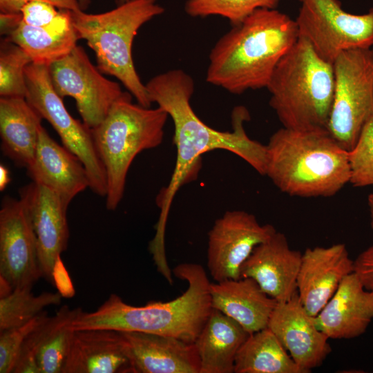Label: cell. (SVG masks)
<instances>
[{
	"mask_svg": "<svg viewBox=\"0 0 373 373\" xmlns=\"http://www.w3.org/2000/svg\"><path fill=\"white\" fill-rule=\"evenodd\" d=\"M146 87L152 103L164 109L173 120L177 151L169 184L157 197L160 211L152 242L161 247L165 245L166 226L172 202L180 187L196 178L202 154L215 149L228 151L265 175L267 146L247 134L244 122L249 116L244 107L233 110L232 131H217L204 123L190 104L194 91L193 79L182 69H171L157 75Z\"/></svg>",
	"mask_w": 373,
	"mask_h": 373,
	"instance_id": "1",
	"label": "cell"
},
{
	"mask_svg": "<svg viewBox=\"0 0 373 373\" xmlns=\"http://www.w3.org/2000/svg\"><path fill=\"white\" fill-rule=\"evenodd\" d=\"M298 38L289 16L276 9H258L215 44L206 80L233 94L267 88L276 66Z\"/></svg>",
	"mask_w": 373,
	"mask_h": 373,
	"instance_id": "2",
	"label": "cell"
},
{
	"mask_svg": "<svg viewBox=\"0 0 373 373\" xmlns=\"http://www.w3.org/2000/svg\"><path fill=\"white\" fill-rule=\"evenodd\" d=\"M172 272L188 283L181 296L167 302L151 301L133 306L112 294L95 311L82 310L74 320L73 328L141 332L195 343L213 309L211 283L199 264L182 263Z\"/></svg>",
	"mask_w": 373,
	"mask_h": 373,
	"instance_id": "3",
	"label": "cell"
},
{
	"mask_svg": "<svg viewBox=\"0 0 373 373\" xmlns=\"http://www.w3.org/2000/svg\"><path fill=\"white\" fill-rule=\"evenodd\" d=\"M267 146V175L283 193L332 197L350 183L348 151L326 128L275 131Z\"/></svg>",
	"mask_w": 373,
	"mask_h": 373,
	"instance_id": "4",
	"label": "cell"
},
{
	"mask_svg": "<svg viewBox=\"0 0 373 373\" xmlns=\"http://www.w3.org/2000/svg\"><path fill=\"white\" fill-rule=\"evenodd\" d=\"M269 105L283 127L327 126L334 93L333 64L300 37L276 66L267 86Z\"/></svg>",
	"mask_w": 373,
	"mask_h": 373,
	"instance_id": "5",
	"label": "cell"
},
{
	"mask_svg": "<svg viewBox=\"0 0 373 373\" xmlns=\"http://www.w3.org/2000/svg\"><path fill=\"white\" fill-rule=\"evenodd\" d=\"M164 12L157 0H131L98 14L70 11L78 37L94 51L98 69L117 78L145 107L152 102L134 66L132 45L138 30Z\"/></svg>",
	"mask_w": 373,
	"mask_h": 373,
	"instance_id": "6",
	"label": "cell"
},
{
	"mask_svg": "<svg viewBox=\"0 0 373 373\" xmlns=\"http://www.w3.org/2000/svg\"><path fill=\"white\" fill-rule=\"evenodd\" d=\"M131 99L126 92L115 102L104 120L91 128L106 171V207L110 211H114L123 198L127 173L135 157L162 144L169 117L160 106L145 107Z\"/></svg>",
	"mask_w": 373,
	"mask_h": 373,
	"instance_id": "7",
	"label": "cell"
},
{
	"mask_svg": "<svg viewBox=\"0 0 373 373\" xmlns=\"http://www.w3.org/2000/svg\"><path fill=\"white\" fill-rule=\"evenodd\" d=\"M333 68L334 93L327 129L349 151L373 117V47L342 52Z\"/></svg>",
	"mask_w": 373,
	"mask_h": 373,
	"instance_id": "8",
	"label": "cell"
},
{
	"mask_svg": "<svg viewBox=\"0 0 373 373\" xmlns=\"http://www.w3.org/2000/svg\"><path fill=\"white\" fill-rule=\"evenodd\" d=\"M26 99L57 133L62 144L84 164L89 188L98 195H106L107 181L104 165L97 154L91 128L75 119L52 84L48 66L31 63L25 71Z\"/></svg>",
	"mask_w": 373,
	"mask_h": 373,
	"instance_id": "9",
	"label": "cell"
},
{
	"mask_svg": "<svg viewBox=\"0 0 373 373\" xmlns=\"http://www.w3.org/2000/svg\"><path fill=\"white\" fill-rule=\"evenodd\" d=\"M298 35L333 64L342 52L373 47V8L367 13L345 12L340 0H298Z\"/></svg>",
	"mask_w": 373,
	"mask_h": 373,
	"instance_id": "10",
	"label": "cell"
},
{
	"mask_svg": "<svg viewBox=\"0 0 373 373\" xmlns=\"http://www.w3.org/2000/svg\"><path fill=\"white\" fill-rule=\"evenodd\" d=\"M50 80L63 99L73 98L83 122L90 128L99 125L112 106L122 97L119 84L106 78L90 61L82 46L48 66Z\"/></svg>",
	"mask_w": 373,
	"mask_h": 373,
	"instance_id": "11",
	"label": "cell"
},
{
	"mask_svg": "<svg viewBox=\"0 0 373 373\" xmlns=\"http://www.w3.org/2000/svg\"><path fill=\"white\" fill-rule=\"evenodd\" d=\"M42 274L35 233L24 199L6 195L0 209V297L30 289Z\"/></svg>",
	"mask_w": 373,
	"mask_h": 373,
	"instance_id": "12",
	"label": "cell"
},
{
	"mask_svg": "<svg viewBox=\"0 0 373 373\" xmlns=\"http://www.w3.org/2000/svg\"><path fill=\"white\" fill-rule=\"evenodd\" d=\"M269 224L242 210L226 211L208 233L207 265L215 282L239 279L240 269L254 248L275 232Z\"/></svg>",
	"mask_w": 373,
	"mask_h": 373,
	"instance_id": "13",
	"label": "cell"
},
{
	"mask_svg": "<svg viewBox=\"0 0 373 373\" xmlns=\"http://www.w3.org/2000/svg\"><path fill=\"white\" fill-rule=\"evenodd\" d=\"M267 327L303 373L320 367L332 352L328 337L318 328L297 292L290 300L277 303Z\"/></svg>",
	"mask_w": 373,
	"mask_h": 373,
	"instance_id": "14",
	"label": "cell"
},
{
	"mask_svg": "<svg viewBox=\"0 0 373 373\" xmlns=\"http://www.w3.org/2000/svg\"><path fill=\"white\" fill-rule=\"evenodd\" d=\"M19 197L26 201L35 233L39 262L48 282H52L54 264L66 251L69 239L66 218L68 207L50 188L35 182L19 189Z\"/></svg>",
	"mask_w": 373,
	"mask_h": 373,
	"instance_id": "15",
	"label": "cell"
},
{
	"mask_svg": "<svg viewBox=\"0 0 373 373\" xmlns=\"http://www.w3.org/2000/svg\"><path fill=\"white\" fill-rule=\"evenodd\" d=\"M353 271L354 260L343 243L306 249L296 281L297 294L305 309L316 316Z\"/></svg>",
	"mask_w": 373,
	"mask_h": 373,
	"instance_id": "16",
	"label": "cell"
},
{
	"mask_svg": "<svg viewBox=\"0 0 373 373\" xmlns=\"http://www.w3.org/2000/svg\"><path fill=\"white\" fill-rule=\"evenodd\" d=\"M82 309L63 305L26 338L12 373H61L74 333L73 322Z\"/></svg>",
	"mask_w": 373,
	"mask_h": 373,
	"instance_id": "17",
	"label": "cell"
},
{
	"mask_svg": "<svg viewBox=\"0 0 373 373\" xmlns=\"http://www.w3.org/2000/svg\"><path fill=\"white\" fill-rule=\"evenodd\" d=\"M302 254L292 249L285 234L276 231L254 248L241 267L240 276L254 279L278 303L286 302L297 292Z\"/></svg>",
	"mask_w": 373,
	"mask_h": 373,
	"instance_id": "18",
	"label": "cell"
},
{
	"mask_svg": "<svg viewBox=\"0 0 373 373\" xmlns=\"http://www.w3.org/2000/svg\"><path fill=\"white\" fill-rule=\"evenodd\" d=\"M133 373H200L194 343L170 336L121 332Z\"/></svg>",
	"mask_w": 373,
	"mask_h": 373,
	"instance_id": "19",
	"label": "cell"
},
{
	"mask_svg": "<svg viewBox=\"0 0 373 373\" xmlns=\"http://www.w3.org/2000/svg\"><path fill=\"white\" fill-rule=\"evenodd\" d=\"M314 319L329 339L360 336L373 320V291L366 289L353 271L343 278Z\"/></svg>",
	"mask_w": 373,
	"mask_h": 373,
	"instance_id": "20",
	"label": "cell"
},
{
	"mask_svg": "<svg viewBox=\"0 0 373 373\" xmlns=\"http://www.w3.org/2000/svg\"><path fill=\"white\" fill-rule=\"evenodd\" d=\"M61 373H133L122 332L75 330Z\"/></svg>",
	"mask_w": 373,
	"mask_h": 373,
	"instance_id": "21",
	"label": "cell"
},
{
	"mask_svg": "<svg viewBox=\"0 0 373 373\" xmlns=\"http://www.w3.org/2000/svg\"><path fill=\"white\" fill-rule=\"evenodd\" d=\"M27 173L32 182L52 189L67 206L78 193L89 188L84 164L66 147L57 144L43 126L34 162Z\"/></svg>",
	"mask_w": 373,
	"mask_h": 373,
	"instance_id": "22",
	"label": "cell"
},
{
	"mask_svg": "<svg viewBox=\"0 0 373 373\" xmlns=\"http://www.w3.org/2000/svg\"><path fill=\"white\" fill-rule=\"evenodd\" d=\"M211 305L236 321L249 334L267 327L278 302L251 278L211 283Z\"/></svg>",
	"mask_w": 373,
	"mask_h": 373,
	"instance_id": "23",
	"label": "cell"
},
{
	"mask_svg": "<svg viewBox=\"0 0 373 373\" xmlns=\"http://www.w3.org/2000/svg\"><path fill=\"white\" fill-rule=\"evenodd\" d=\"M42 119L25 97H0L1 149L16 165L32 164Z\"/></svg>",
	"mask_w": 373,
	"mask_h": 373,
	"instance_id": "24",
	"label": "cell"
},
{
	"mask_svg": "<svg viewBox=\"0 0 373 373\" xmlns=\"http://www.w3.org/2000/svg\"><path fill=\"white\" fill-rule=\"evenodd\" d=\"M250 334L236 321L213 309L195 341L200 373H233L236 354Z\"/></svg>",
	"mask_w": 373,
	"mask_h": 373,
	"instance_id": "25",
	"label": "cell"
},
{
	"mask_svg": "<svg viewBox=\"0 0 373 373\" xmlns=\"http://www.w3.org/2000/svg\"><path fill=\"white\" fill-rule=\"evenodd\" d=\"M234 373H303L268 328L251 333L240 347Z\"/></svg>",
	"mask_w": 373,
	"mask_h": 373,
	"instance_id": "26",
	"label": "cell"
},
{
	"mask_svg": "<svg viewBox=\"0 0 373 373\" xmlns=\"http://www.w3.org/2000/svg\"><path fill=\"white\" fill-rule=\"evenodd\" d=\"M6 37L23 48L32 63L46 66L68 55L79 39L73 25L63 29L39 28L22 21Z\"/></svg>",
	"mask_w": 373,
	"mask_h": 373,
	"instance_id": "27",
	"label": "cell"
},
{
	"mask_svg": "<svg viewBox=\"0 0 373 373\" xmlns=\"http://www.w3.org/2000/svg\"><path fill=\"white\" fill-rule=\"evenodd\" d=\"M62 296L57 292L35 296L30 289L12 290L0 298V331L23 325L51 305H58Z\"/></svg>",
	"mask_w": 373,
	"mask_h": 373,
	"instance_id": "28",
	"label": "cell"
},
{
	"mask_svg": "<svg viewBox=\"0 0 373 373\" xmlns=\"http://www.w3.org/2000/svg\"><path fill=\"white\" fill-rule=\"evenodd\" d=\"M279 2L280 0H186L184 10L193 17L220 16L233 26L258 9H276Z\"/></svg>",
	"mask_w": 373,
	"mask_h": 373,
	"instance_id": "29",
	"label": "cell"
},
{
	"mask_svg": "<svg viewBox=\"0 0 373 373\" xmlns=\"http://www.w3.org/2000/svg\"><path fill=\"white\" fill-rule=\"evenodd\" d=\"M0 97H26V68L32 63L20 46L5 37L0 46Z\"/></svg>",
	"mask_w": 373,
	"mask_h": 373,
	"instance_id": "30",
	"label": "cell"
},
{
	"mask_svg": "<svg viewBox=\"0 0 373 373\" xmlns=\"http://www.w3.org/2000/svg\"><path fill=\"white\" fill-rule=\"evenodd\" d=\"M350 183L355 187L373 185V117L365 124L348 151Z\"/></svg>",
	"mask_w": 373,
	"mask_h": 373,
	"instance_id": "31",
	"label": "cell"
},
{
	"mask_svg": "<svg viewBox=\"0 0 373 373\" xmlns=\"http://www.w3.org/2000/svg\"><path fill=\"white\" fill-rule=\"evenodd\" d=\"M48 316L44 311L23 325L0 331V373H12L26 338Z\"/></svg>",
	"mask_w": 373,
	"mask_h": 373,
	"instance_id": "32",
	"label": "cell"
},
{
	"mask_svg": "<svg viewBox=\"0 0 373 373\" xmlns=\"http://www.w3.org/2000/svg\"><path fill=\"white\" fill-rule=\"evenodd\" d=\"M57 8L44 1L28 2L21 10L22 21L27 25L39 28L63 29L72 27L70 10H57Z\"/></svg>",
	"mask_w": 373,
	"mask_h": 373,
	"instance_id": "33",
	"label": "cell"
},
{
	"mask_svg": "<svg viewBox=\"0 0 373 373\" xmlns=\"http://www.w3.org/2000/svg\"><path fill=\"white\" fill-rule=\"evenodd\" d=\"M354 272L366 289L373 291V244L354 260Z\"/></svg>",
	"mask_w": 373,
	"mask_h": 373,
	"instance_id": "34",
	"label": "cell"
},
{
	"mask_svg": "<svg viewBox=\"0 0 373 373\" xmlns=\"http://www.w3.org/2000/svg\"><path fill=\"white\" fill-rule=\"evenodd\" d=\"M33 1L47 2L60 10L76 11L81 9L78 0H0V10L2 13H21L23 6Z\"/></svg>",
	"mask_w": 373,
	"mask_h": 373,
	"instance_id": "35",
	"label": "cell"
},
{
	"mask_svg": "<svg viewBox=\"0 0 373 373\" xmlns=\"http://www.w3.org/2000/svg\"><path fill=\"white\" fill-rule=\"evenodd\" d=\"M52 284L57 288L62 298H71L75 295V289L69 274L61 260L57 258L52 272Z\"/></svg>",
	"mask_w": 373,
	"mask_h": 373,
	"instance_id": "36",
	"label": "cell"
},
{
	"mask_svg": "<svg viewBox=\"0 0 373 373\" xmlns=\"http://www.w3.org/2000/svg\"><path fill=\"white\" fill-rule=\"evenodd\" d=\"M22 21L21 13H2L0 14L1 35L7 37L15 30Z\"/></svg>",
	"mask_w": 373,
	"mask_h": 373,
	"instance_id": "37",
	"label": "cell"
},
{
	"mask_svg": "<svg viewBox=\"0 0 373 373\" xmlns=\"http://www.w3.org/2000/svg\"><path fill=\"white\" fill-rule=\"evenodd\" d=\"M10 181L8 169L3 164L0 165V190L3 191Z\"/></svg>",
	"mask_w": 373,
	"mask_h": 373,
	"instance_id": "38",
	"label": "cell"
},
{
	"mask_svg": "<svg viewBox=\"0 0 373 373\" xmlns=\"http://www.w3.org/2000/svg\"><path fill=\"white\" fill-rule=\"evenodd\" d=\"M367 204L370 216V225L371 227L373 229V193H371L368 195Z\"/></svg>",
	"mask_w": 373,
	"mask_h": 373,
	"instance_id": "39",
	"label": "cell"
},
{
	"mask_svg": "<svg viewBox=\"0 0 373 373\" xmlns=\"http://www.w3.org/2000/svg\"><path fill=\"white\" fill-rule=\"evenodd\" d=\"M131 0H118L119 3H122L126 1H128ZM80 8L82 10H84L87 8L88 4L90 3V0H78Z\"/></svg>",
	"mask_w": 373,
	"mask_h": 373,
	"instance_id": "40",
	"label": "cell"
}]
</instances>
